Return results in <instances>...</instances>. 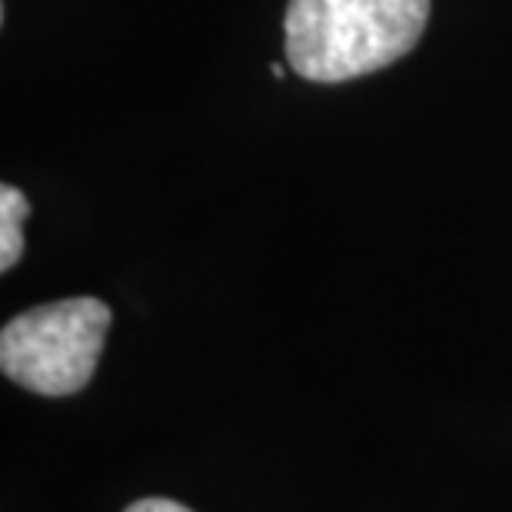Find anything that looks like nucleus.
<instances>
[{
  "label": "nucleus",
  "mask_w": 512,
  "mask_h": 512,
  "mask_svg": "<svg viewBox=\"0 0 512 512\" xmlns=\"http://www.w3.org/2000/svg\"><path fill=\"white\" fill-rule=\"evenodd\" d=\"M270 74H273L276 80H283V74H286V70H283V64H270Z\"/></svg>",
  "instance_id": "nucleus-5"
},
{
  "label": "nucleus",
  "mask_w": 512,
  "mask_h": 512,
  "mask_svg": "<svg viewBox=\"0 0 512 512\" xmlns=\"http://www.w3.org/2000/svg\"><path fill=\"white\" fill-rule=\"evenodd\" d=\"M30 217V203L17 187H0V270H14L24 256V220Z\"/></svg>",
  "instance_id": "nucleus-3"
},
{
  "label": "nucleus",
  "mask_w": 512,
  "mask_h": 512,
  "mask_svg": "<svg viewBox=\"0 0 512 512\" xmlns=\"http://www.w3.org/2000/svg\"><path fill=\"white\" fill-rule=\"evenodd\" d=\"M124 512H193V509L173 503V499H137V503L127 506Z\"/></svg>",
  "instance_id": "nucleus-4"
},
{
  "label": "nucleus",
  "mask_w": 512,
  "mask_h": 512,
  "mask_svg": "<svg viewBox=\"0 0 512 512\" xmlns=\"http://www.w3.org/2000/svg\"><path fill=\"white\" fill-rule=\"evenodd\" d=\"M110 306L74 296L14 316L0 333V366L17 386L40 396L80 393L94 376L110 330Z\"/></svg>",
  "instance_id": "nucleus-2"
},
{
  "label": "nucleus",
  "mask_w": 512,
  "mask_h": 512,
  "mask_svg": "<svg viewBox=\"0 0 512 512\" xmlns=\"http://www.w3.org/2000/svg\"><path fill=\"white\" fill-rule=\"evenodd\" d=\"M426 20L429 0H290L286 64L313 84H343L406 57Z\"/></svg>",
  "instance_id": "nucleus-1"
}]
</instances>
